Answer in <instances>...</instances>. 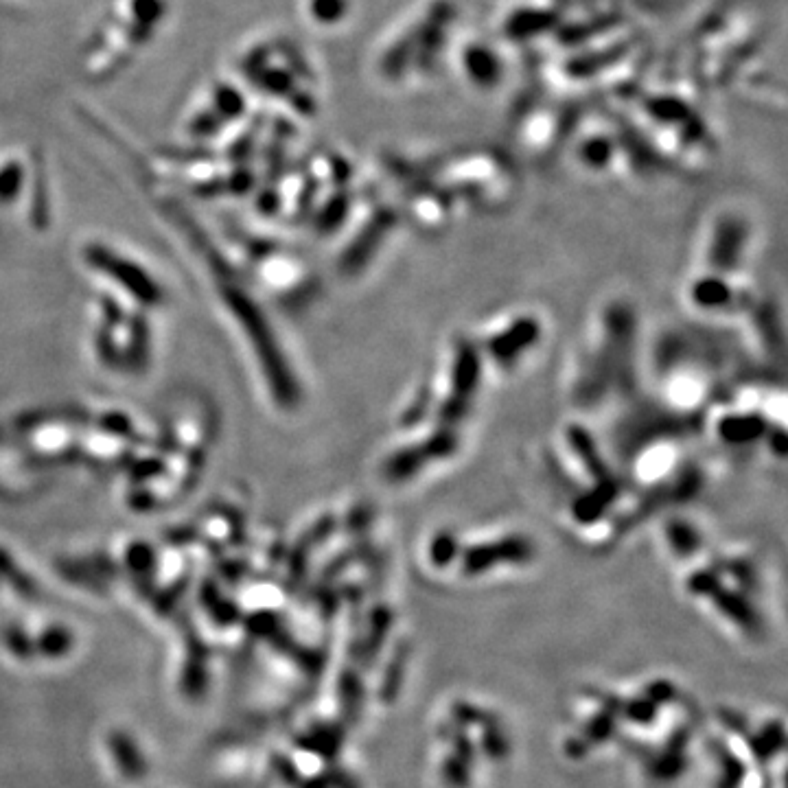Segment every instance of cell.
<instances>
[{
    "label": "cell",
    "instance_id": "8992f818",
    "mask_svg": "<svg viewBox=\"0 0 788 788\" xmlns=\"http://www.w3.org/2000/svg\"><path fill=\"white\" fill-rule=\"evenodd\" d=\"M254 81L261 86V90L270 92V95H287L289 88H292V77L285 71H276V68H257L252 73Z\"/></svg>",
    "mask_w": 788,
    "mask_h": 788
},
{
    "label": "cell",
    "instance_id": "5b68a950",
    "mask_svg": "<svg viewBox=\"0 0 788 788\" xmlns=\"http://www.w3.org/2000/svg\"><path fill=\"white\" fill-rule=\"evenodd\" d=\"M165 9H167L165 0H132L134 22L152 31L162 20V16H165Z\"/></svg>",
    "mask_w": 788,
    "mask_h": 788
},
{
    "label": "cell",
    "instance_id": "9c48e42d",
    "mask_svg": "<svg viewBox=\"0 0 788 788\" xmlns=\"http://www.w3.org/2000/svg\"><path fill=\"white\" fill-rule=\"evenodd\" d=\"M68 646H71V635L64 633V631H49L42 635L40 640V651L49 657H60L68 651Z\"/></svg>",
    "mask_w": 788,
    "mask_h": 788
},
{
    "label": "cell",
    "instance_id": "ba28073f",
    "mask_svg": "<svg viewBox=\"0 0 788 788\" xmlns=\"http://www.w3.org/2000/svg\"><path fill=\"white\" fill-rule=\"evenodd\" d=\"M215 106L228 119H235L243 112V97L233 86H217L215 90Z\"/></svg>",
    "mask_w": 788,
    "mask_h": 788
},
{
    "label": "cell",
    "instance_id": "30bf717a",
    "mask_svg": "<svg viewBox=\"0 0 788 788\" xmlns=\"http://www.w3.org/2000/svg\"><path fill=\"white\" fill-rule=\"evenodd\" d=\"M219 125H222L219 123V117H215V114H211V112H204L193 121L191 132L195 136H208V134H215L219 130Z\"/></svg>",
    "mask_w": 788,
    "mask_h": 788
},
{
    "label": "cell",
    "instance_id": "6da1fadb",
    "mask_svg": "<svg viewBox=\"0 0 788 788\" xmlns=\"http://www.w3.org/2000/svg\"><path fill=\"white\" fill-rule=\"evenodd\" d=\"M90 257H92V261H95V265H101L103 270H108L110 274L123 278V281L141 296L156 294L154 287L149 285V278L143 274V270L134 268L130 261L119 259L117 254H112L110 250H103V248H90Z\"/></svg>",
    "mask_w": 788,
    "mask_h": 788
},
{
    "label": "cell",
    "instance_id": "277c9868",
    "mask_svg": "<svg viewBox=\"0 0 788 788\" xmlns=\"http://www.w3.org/2000/svg\"><path fill=\"white\" fill-rule=\"evenodd\" d=\"M309 11L322 25H335L349 11V0H309Z\"/></svg>",
    "mask_w": 788,
    "mask_h": 788
},
{
    "label": "cell",
    "instance_id": "7a4b0ae2",
    "mask_svg": "<svg viewBox=\"0 0 788 788\" xmlns=\"http://www.w3.org/2000/svg\"><path fill=\"white\" fill-rule=\"evenodd\" d=\"M110 749H112V756L114 762H117V767L121 771V775H125L127 780H143L147 775V764L143 753L138 751L136 743L130 738V734L125 732H114L110 736Z\"/></svg>",
    "mask_w": 788,
    "mask_h": 788
},
{
    "label": "cell",
    "instance_id": "3957f363",
    "mask_svg": "<svg viewBox=\"0 0 788 788\" xmlns=\"http://www.w3.org/2000/svg\"><path fill=\"white\" fill-rule=\"evenodd\" d=\"M500 62L493 55V51L482 49V46H473L467 51V73L471 79L480 81V84H493L500 77Z\"/></svg>",
    "mask_w": 788,
    "mask_h": 788
},
{
    "label": "cell",
    "instance_id": "52a82bcc",
    "mask_svg": "<svg viewBox=\"0 0 788 788\" xmlns=\"http://www.w3.org/2000/svg\"><path fill=\"white\" fill-rule=\"evenodd\" d=\"M22 167L18 162H7V165L0 169V202H11L20 191L22 184Z\"/></svg>",
    "mask_w": 788,
    "mask_h": 788
}]
</instances>
